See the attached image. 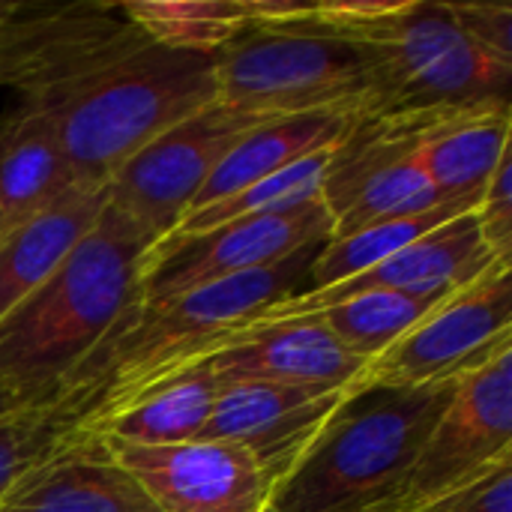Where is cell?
Wrapping results in <instances>:
<instances>
[{
    "instance_id": "cell-31",
    "label": "cell",
    "mask_w": 512,
    "mask_h": 512,
    "mask_svg": "<svg viewBox=\"0 0 512 512\" xmlns=\"http://www.w3.org/2000/svg\"><path fill=\"white\" fill-rule=\"evenodd\" d=\"M12 411H18V405H15L6 393H0V417H6V414H12Z\"/></svg>"
},
{
    "instance_id": "cell-19",
    "label": "cell",
    "mask_w": 512,
    "mask_h": 512,
    "mask_svg": "<svg viewBox=\"0 0 512 512\" xmlns=\"http://www.w3.org/2000/svg\"><path fill=\"white\" fill-rule=\"evenodd\" d=\"M105 204V186L75 183L51 207L0 240V318L66 261L96 225Z\"/></svg>"
},
{
    "instance_id": "cell-14",
    "label": "cell",
    "mask_w": 512,
    "mask_h": 512,
    "mask_svg": "<svg viewBox=\"0 0 512 512\" xmlns=\"http://www.w3.org/2000/svg\"><path fill=\"white\" fill-rule=\"evenodd\" d=\"M201 360L213 369L219 384L270 381L294 387L351 390L366 372V360L354 357L333 336L321 315L255 321L222 339Z\"/></svg>"
},
{
    "instance_id": "cell-16",
    "label": "cell",
    "mask_w": 512,
    "mask_h": 512,
    "mask_svg": "<svg viewBox=\"0 0 512 512\" xmlns=\"http://www.w3.org/2000/svg\"><path fill=\"white\" fill-rule=\"evenodd\" d=\"M126 18L117 3H21L0 21V87L21 96L66 75L102 48Z\"/></svg>"
},
{
    "instance_id": "cell-15",
    "label": "cell",
    "mask_w": 512,
    "mask_h": 512,
    "mask_svg": "<svg viewBox=\"0 0 512 512\" xmlns=\"http://www.w3.org/2000/svg\"><path fill=\"white\" fill-rule=\"evenodd\" d=\"M495 264L498 261L492 258L489 246L483 243L474 210H471V213H462V216L438 225L435 231L423 234L420 240L408 243L405 249H399L378 267H372L348 282H339L333 288L288 297L285 303L267 309L258 321L315 315V312H324L327 306H333L351 294H363V291H393V294H405V297H417V300H444V297L456 294L459 288L471 285L474 279H480Z\"/></svg>"
},
{
    "instance_id": "cell-24",
    "label": "cell",
    "mask_w": 512,
    "mask_h": 512,
    "mask_svg": "<svg viewBox=\"0 0 512 512\" xmlns=\"http://www.w3.org/2000/svg\"><path fill=\"white\" fill-rule=\"evenodd\" d=\"M471 210H474V204H441V207L417 213V216L375 222V225H366L348 237L327 240L321 255L312 264L309 291H321V288H333L339 282H348V279L378 267L381 261H387L390 255H396L408 243L420 240L423 234L435 231L438 225H444L462 213H471Z\"/></svg>"
},
{
    "instance_id": "cell-12",
    "label": "cell",
    "mask_w": 512,
    "mask_h": 512,
    "mask_svg": "<svg viewBox=\"0 0 512 512\" xmlns=\"http://www.w3.org/2000/svg\"><path fill=\"white\" fill-rule=\"evenodd\" d=\"M345 393L348 390L270 381L219 384L210 420L198 441H225L240 447L252 456L270 486H276L318 438Z\"/></svg>"
},
{
    "instance_id": "cell-27",
    "label": "cell",
    "mask_w": 512,
    "mask_h": 512,
    "mask_svg": "<svg viewBox=\"0 0 512 512\" xmlns=\"http://www.w3.org/2000/svg\"><path fill=\"white\" fill-rule=\"evenodd\" d=\"M75 429H81V420L66 402L27 405L0 417V501Z\"/></svg>"
},
{
    "instance_id": "cell-32",
    "label": "cell",
    "mask_w": 512,
    "mask_h": 512,
    "mask_svg": "<svg viewBox=\"0 0 512 512\" xmlns=\"http://www.w3.org/2000/svg\"><path fill=\"white\" fill-rule=\"evenodd\" d=\"M15 6H18V0H0V21H3L6 15H12Z\"/></svg>"
},
{
    "instance_id": "cell-4",
    "label": "cell",
    "mask_w": 512,
    "mask_h": 512,
    "mask_svg": "<svg viewBox=\"0 0 512 512\" xmlns=\"http://www.w3.org/2000/svg\"><path fill=\"white\" fill-rule=\"evenodd\" d=\"M453 390L456 381L351 387L309 450L273 486L264 512L399 510L408 474Z\"/></svg>"
},
{
    "instance_id": "cell-21",
    "label": "cell",
    "mask_w": 512,
    "mask_h": 512,
    "mask_svg": "<svg viewBox=\"0 0 512 512\" xmlns=\"http://www.w3.org/2000/svg\"><path fill=\"white\" fill-rule=\"evenodd\" d=\"M78 180L45 120L15 105L0 117V240L51 207Z\"/></svg>"
},
{
    "instance_id": "cell-13",
    "label": "cell",
    "mask_w": 512,
    "mask_h": 512,
    "mask_svg": "<svg viewBox=\"0 0 512 512\" xmlns=\"http://www.w3.org/2000/svg\"><path fill=\"white\" fill-rule=\"evenodd\" d=\"M102 441L159 512H264L273 492L252 456L225 441L174 447Z\"/></svg>"
},
{
    "instance_id": "cell-25",
    "label": "cell",
    "mask_w": 512,
    "mask_h": 512,
    "mask_svg": "<svg viewBox=\"0 0 512 512\" xmlns=\"http://www.w3.org/2000/svg\"><path fill=\"white\" fill-rule=\"evenodd\" d=\"M330 156H333V147H327L321 153H312V156L288 165L285 171H279L273 177H264V180H258V183H252V186H246V189H240V192H234V195H228V198H222L216 204L192 210L177 222V228L171 234H177V237L198 234V231H207V228H216V225H225V222H234V219L282 213V210L300 207L306 201H315V198H321Z\"/></svg>"
},
{
    "instance_id": "cell-30",
    "label": "cell",
    "mask_w": 512,
    "mask_h": 512,
    "mask_svg": "<svg viewBox=\"0 0 512 512\" xmlns=\"http://www.w3.org/2000/svg\"><path fill=\"white\" fill-rule=\"evenodd\" d=\"M450 18L459 24V30L489 51L492 57L512 63V9L501 3H447Z\"/></svg>"
},
{
    "instance_id": "cell-20",
    "label": "cell",
    "mask_w": 512,
    "mask_h": 512,
    "mask_svg": "<svg viewBox=\"0 0 512 512\" xmlns=\"http://www.w3.org/2000/svg\"><path fill=\"white\" fill-rule=\"evenodd\" d=\"M357 117L360 114L345 111H315L258 123L222 156V162L213 168V174L195 195L189 213L216 204L264 177H273L312 153L336 147Z\"/></svg>"
},
{
    "instance_id": "cell-8",
    "label": "cell",
    "mask_w": 512,
    "mask_h": 512,
    "mask_svg": "<svg viewBox=\"0 0 512 512\" xmlns=\"http://www.w3.org/2000/svg\"><path fill=\"white\" fill-rule=\"evenodd\" d=\"M507 345H512L510 264H495L426 312L366 366L357 384L426 387L459 381Z\"/></svg>"
},
{
    "instance_id": "cell-22",
    "label": "cell",
    "mask_w": 512,
    "mask_h": 512,
    "mask_svg": "<svg viewBox=\"0 0 512 512\" xmlns=\"http://www.w3.org/2000/svg\"><path fill=\"white\" fill-rule=\"evenodd\" d=\"M219 393V381L213 369L198 360L171 378L153 384L138 399H132L117 414L96 420L90 426H81L87 432H96L111 441L138 444V447H174L198 441L213 402Z\"/></svg>"
},
{
    "instance_id": "cell-5",
    "label": "cell",
    "mask_w": 512,
    "mask_h": 512,
    "mask_svg": "<svg viewBox=\"0 0 512 512\" xmlns=\"http://www.w3.org/2000/svg\"><path fill=\"white\" fill-rule=\"evenodd\" d=\"M297 15L282 24H249L213 54L219 102L255 117L369 114L375 99L372 45L324 33Z\"/></svg>"
},
{
    "instance_id": "cell-6",
    "label": "cell",
    "mask_w": 512,
    "mask_h": 512,
    "mask_svg": "<svg viewBox=\"0 0 512 512\" xmlns=\"http://www.w3.org/2000/svg\"><path fill=\"white\" fill-rule=\"evenodd\" d=\"M363 42L375 51L369 114L438 117L510 102L512 63L474 45L444 0H405Z\"/></svg>"
},
{
    "instance_id": "cell-23",
    "label": "cell",
    "mask_w": 512,
    "mask_h": 512,
    "mask_svg": "<svg viewBox=\"0 0 512 512\" xmlns=\"http://www.w3.org/2000/svg\"><path fill=\"white\" fill-rule=\"evenodd\" d=\"M117 9L156 45L210 57L249 27L243 0H120Z\"/></svg>"
},
{
    "instance_id": "cell-9",
    "label": "cell",
    "mask_w": 512,
    "mask_h": 512,
    "mask_svg": "<svg viewBox=\"0 0 512 512\" xmlns=\"http://www.w3.org/2000/svg\"><path fill=\"white\" fill-rule=\"evenodd\" d=\"M264 120L273 117H255L225 102L201 108L117 168L105 183L108 204L147 231L153 243L165 240L189 213L222 156Z\"/></svg>"
},
{
    "instance_id": "cell-28",
    "label": "cell",
    "mask_w": 512,
    "mask_h": 512,
    "mask_svg": "<svg viewBox=\"0 0 512 512\" xmlns=\"http://www.w3.org/2000/svg\"><path fill=\"white\" fill-rule=\"evenodd\" d=\"M474 219L492 258L498 264H512V150L504 153L489 186L483 189Z\"/></svg>"
},
{
    "instance_id": "cell-17",
    "label": "cell",
    "mask_w": 512,
    "mask_h": 512,
    "mask_svg": "<svg viewBox=\"0 0 512 512\" xmlns=\"http://www.w3.org/2000/svg\"><path fill=\"white\" fill-rule=\"evenodd\" d=\"M0 512H159L96 432L75 429L0 501Z\"/></svg>"
},
{
    "instance_id": "cell-10",
    "label": "cell",
    "mask_w": 512,
    "mask_h": 512,
    "mask_svg": "<svg viewBox=\"0 0 512 512\" xmlns=\"http://www.w3.org/2000/svg\"><path fill=\"white\" fill-rule=\"evenodd\" d=\"M330 234L333 219L321 198L282 213L234 219L198 234H171L147 252L138 306H159L177 294L273 267L309 243L330 240Z\"/></svg>"
},
{
    "instance_id": "cell-1",
    "label": "cell",
    "mask_w": 512,
    "mask_h": 512,
    "mask_svg": "<svg viewBox=\"0 0 512 512\" xmlns=\"http://www.w3.org/2000/svg\"><path fill=\"white\" fill-rule=\"evenodd\" d=\"M219 102L216 60L156 45L129 21L18 105L51 129L78 183L105 186L153 138Z\"/></svg>"
},
{
    "instance_id": "cell-29",
    "label": "cell",
    "mask_w": 512,
    "mask_h": 512,
    "mask_svg": "<svg viewBox=\"0 0 512 512\" xmlns=\"http://www.w3.org/2000/svg\"><path fill=\"white\" fill-rule=\"evenodd\" d=\"M414 512H512V456Z\"/></svg>"
},
{
    "instance_id": "cell-18",
    "label": "cell",
    "mask_w": 512,
    "mask_h": 512,
    "mask_svg": "<svg viewBox=\"0 0 512 512\" xmlns=\"http://www.w3.org/2000/svg\"><path fill=\"white\" fill-rule=\"evenodd\" d=\"M510 102L435 117L417 141V165L444 204H474L510 150Z\"/></svg>"
},
{
    "instance_id": "cell-7",
    "label": "cell",
    "mask_w": 512,
    "mask_h": 512,
    "mask_svg": "<svg viewBox=\"0 0 512 512\" xmlns=\"http://www.w3.org/2000/svg\"><path fill=\"white\" fill-rule=\"evenodd\" d=\"M432 120L435 117L360 114L351 123L333 147L321 189V201L333 219L330 240L444 204L414 156Z\"/></svg>"
},
{
    "instance_id": "cell-2",
    "label": "cell",
    "mask_w": 512,
    "mask_h": 512,
    "mask_svg": "<svg viewBox=\"0 0 512 512\" xmlns=\"http://www.w3.org/2000/svg\"><path fill=\"white\" fill-rule=\"evenodd\" d=\"M153 237L105 204L66 261L0 318V393L18 408L57 402L66 381L138 303Z\"/></svg>"
},
{
    "instance_id": "cell-3",
    "label": "cell",
    "mask_w": 512,
    "mask_h": 512,
    "mask_svg": "<svg viewBox=\"0 0 512 512\" xmlns=\"http://www.w3.org/2000/svg\"><path fill=\"white\" fill-rule=\"evenodd\" d=\"M324 243H309L273 267L177 294L159 306L135 303L66 381L57 402H66L81 426L117 414L153 384L207 357L231 333L255 324L267 309L306 294Z\"/></svg>"
},
{
    "instance_id": "cell-33",
    "label": "cell",
    "mask_w": 512,
    "mask_h": 512,
    "mask_svg": "<svg viewBox=\"0 0 512 512\" xmlns=\"http://www.w3.org/2000/svg\"><path fill=\"white\" fill-rule=\"evenodd\" d=\"M390 512H399V510H390Z\"/></svg>"
},
{
    "instance_id": "cell-11",
    "label": "cell",
    "mask_w": 512,
    "mask_h": 512,
    "mask_svg": "<svg viewBox=\"0 0 512 512\" xmlns=\"http://www.w3.org/2000/svg\"><path fill=\"white\" fill-rule=\"evenodd\" d=\"M512 456V345L462 375L432 426L399 501V512L423 510L486 468Z\"/></svg>"
},
{
    "instance_id": "cell-26",
    "label": "cell",
    "mask_w": 512,
    "mask_h": 512,
    "mask_svg": "<svg viewBox=\"0 0 512 512\" xmlns=\"http://www.w3.org/2000/svg\"><path fill=\"white\" fill-rule=\"evenodd\" d=\"M438 303L441 300H417L393 291H363L315 315H321L333 336L369 366Z\"/></svg>"
}]
</instances>
